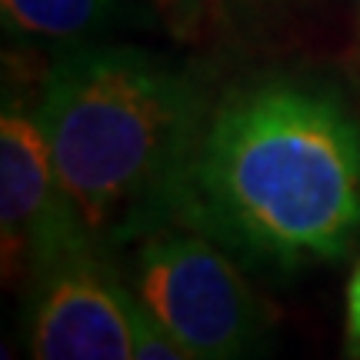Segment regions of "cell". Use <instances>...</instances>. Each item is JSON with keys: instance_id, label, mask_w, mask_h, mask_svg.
I'll use <instances>...</instances> for the list:
<instances>
[{"instance_id": "6da1fadb", "label": "cell", "mask_w": 360, "mask_h": 360, "mask_svg": "<svg viewBox=\"0 0 360 360\" xmlns=\"http://www.w3.org/2000/svg\"><path fill=\"white\" fill-rule=\"evenodd\" d=\"M174 220L281 277L340 264L360 244L357 110L334 84L290 74L227 90Z\"/></svg>"}, {"instance_id": "7a4b0ae2", "label": "cell", "mask_w": 360, "mask_h": 360, "mask_svg": "<svg viewBox=\"0 0 360 360\" xmlns=\"http://www.w3.org/2000/svg\"><path fill=\"white\" fill-rule=\"evenodd\" d=\"M210 107L191 64L137 44L84 40L53 57L37 114L90 244L124 254L174 224Z\"/></svg>"}, {"instance_id": "3957f363", "label": "cell", "mask_w": 360, "mask_h": 360, "mask_svg": "<svg viewBox=\"0 0 360 360\" xmlns=\"http://www.w3.org/2000/svg\"><path fill=\"white\" fill-rule=\"evenodd\" d=\"M127 287L193 360H264L270 314L240 260L187 224H164L127 247Z\"/></svg>"}, {"instance_id": "277c9868", "label": "cell", "mask_w": 360, "mask_h": 360, "mask_svg": "<svg viewBox=\"0 0 360 360\" xmlns=\"http://www.w3.org/2000/svg\"><path fill=\"white\" fill-rule=\"evenodd\" d=\"M24 344L30 360H134L130 287L117 254L70 240L27 274Z\"/></svg>"}, {"instance_id": "5b68a950", "label": "cell", "mask_w": 360, "mask_h": 360, "mask_svg": "<svg viewBox=\"0 0 360 360\" xmlns=\"http://www.w3.org/2000/svg\"><path fill=\"white\" fill-rule=\"evenodd\" d=\"M74 210L67 204L51 141L20 97H4L0 114V250L4 277H27L37 260L51 257L70 240H80Z\"/></svg>"}, {"instance_id": "8992f818", "label": "cell", "mask_w": 360, "mask_h": 360, "mask_svg": "<svg viewBox=\"0 0 360 360\" xmlns=\"http://www.w3.org/2000/svg\"><path fill=\"white\" fill-rule=\"evenodd\" d=\"M0 17L11 37L64 47L137 20L127 0H0Z\"/></svg>"}, {"instance_id": "52a82bcc", "label": "cell", "mask_w": 360, "mask_h": 360, "mask_svg": "<svg viewBox=\"0 0 360 360\" xmlns=\"http://www.w3.org/2000/svg\"><path fill=\"white\" fill-rule=\"evenodd\" d=\"M130 314H134V360H193L154 321V314L134 297V290H130Z\"/></svg>"}, {"instance_id": "ba28073f", "label": "cell", "mask_w": 360, "mask_h": 360, "mask_svg": "<svg viewBox=\"0 0 360 360\" xmlns=\"http://www.w3.org/2000/svg\"><path fill=\"white\" fill-rule=\"evenodd\" d=\"M344 354L347 360H360V260L347 281V294H344Z\"/></svg>"}, {"instance_id": "9c48e42d", "label": "cell", "mask_w": 360, "mask_h": 360, "mask_svg": "<svg viewBox=\"0 0 360 360\" xmlns=\"http://www.w3.org/2000/svg\"><path fill=\"white\" fill-rule=\"evenodd\" d=\"M0 360H13V354H11V344H4V350H0Z\"/></svg>"}]
</instances>
